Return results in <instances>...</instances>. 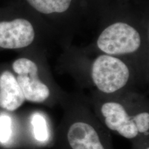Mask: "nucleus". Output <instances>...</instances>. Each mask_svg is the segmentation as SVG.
<instances>
[{
  "label": "nucleus",
  "mask_w": 149,
  "mask_h": 149,
  "mask_svg": "<svg viewBox=\"0 0 149 149\" xmlns=\"http://www.w3.org/2000/svg\"><path fill=\"white\" fill-rule=\"evenodd\" d=\"M92 79L102 93H113L126 84L130 77L127 66L111 55H100L92 66Z\"/></svg>",
  "instance_id": "f257e3e1"
},
{
  "label": "nucleus",
  "mask_w": 149,
  "mask_h": 149,
  "mask_svg": "<svg viewBox=\"0 0 149 149\" xmlns=\"http://www.w3.org/2000/svg\"><path fill=\"white\" fill-rule=\"evenodd\" d=\"M141 44L140 35L127 24L117 22L107 27L101 33L97 46L108 55H122L137 51Z\"/></svg>",
  "instance_id": "f03ea898"
},
{
  "label": "nucleus",
  "mask_w": 149,
  "mask_h": 149,
  "mask_svg": "<svg viewBox=\"0 0 149 149\" xmlns=\"http://www.w3.org/2000/svg\"><path fill=\"white\" fill-rule=\"evenodd\" d=\"M13 69L17 74L16 79L25 100L42 103L49 97V88L39 78L38 68L34 61L27 58H19L13 62Z\"/></svg>",
  "instance_id": "7ed1b4c3"
},
{
  "label": "nucleus",
  "mask_w": 149,
  "mask_h": 149,
  "mask_svg": "<svg viewBox=\"0 0 149 149\" xmlns=\"http://www.w3.org/2000/svg\"><path fill=\"white\" fill-rule=\"evenodd\" d=\"M101 113L104 123L110 130L117 132L126 139L135 138L139 134L135 122V115L130 116L124 106L115 102L102 104Z\"/></svg>",
  "instance_id": "20e7f679"
},
{
  "label": "nucleus",
  "mask_w": 149,
  "mask_h": 149,
  "mask_svg": "<svg viewBox=\"0 0 149 149\" xmlns=\"http://www.w3.org/2000/svg\"><path fill=\"white\" fill-rule=\"evenodd\" d=\"M35 31L31 22L24 19L0 22V47L17 49L26 47L33 42Z\"/></svg>",
  "instance_id": "39448f33"
},
{
  "label": "nucleus",
  "mask_w": 149,
  "mask_h": 149,
  "mask_svg": "<svg viewBox=\"0 0 149 149\" xmlns=\"http://www.w3.org/2000/svg\"><path fill=\"white\" fill-rule=\"evenodd\" d=\"M66 141L70 149H107L96 128L84 121L70 124L66 133Z\"/></svg>",
  "instance_id": "423d86ee"
},
{
  "label": "nucleus",
  "mask_w": 149,
  "mask_h": 149,
  "mask_svg": "<svg viewBox=\"0 0 149 149\" xmlns=\"http://www.w3.org/2000/svg\"><path fill=\"white\" fill-rule=\"evenodd\" d=\"M25 101L16 77L8 70L0 75V108L8 111L18 109Z\"/></svg>",
  "instance_id": "0eeeda50"
},
{
  "label": "nucleus",
  "mask_w": 149,
  "mask_h": 149,
  "mask_svg": "<svg viewBox=\"0 0 149 149\" xmlns=\"http://www.w3.org/2000/svg\"><path fill=\"white\" fill-rule=\"evenodd\" d=\"M31 6L44 14L63 13L68 10L72 0H27Z\"/></svg>",
  "instance_id": "6e6552de"
},
{
  "label": "nucleus",
  "mask_w": 149,
  "mask_h": 149,
  "mask_svg": "<svg viewBox=\"0 0 149 149\" xmlns=\"http://www.w3.org/2000/svg\"><path fill=\"white\" fill-rule=\"evenodd\" d=\"M31 123L33 126V132L35 139L39 141H46L48 139V130L46 120L40 113L33 115Z\"/></svg>",
  "instance_id": "1a4fd4ad"
},
{
  "label": "nucleus",
  "mask_w": 149,
  "mask_h": 149,
  "mask_svg": "<svg viewBox=\"0 0 149 149\" xmlns=\"http://www.w3.org/2000/svg\"><path fill=\"white\" fill-rule=\"evenodd\" d=\"M12 120L8 115H0V143L6 144L12 136Z\"/></svg>",
  "instance_id": "9d476101"
},
{
  "label": "nucleus",
  "mask_w": 149,
  "mask_h": 149,
  "mask_svg": "<svg viewBox=\"0 0 149 149\" xmlns=\"http://www.w3.org/2000/svg\"><path fill=\"white\" fill-rule=\"evenodd\" d=\"M135 122L139 133H148L149 130V114L141 112L135 115Z\"/></svg>",
  "instance_id": "9b49d317"
},
{
  "label": "nucleus",
  "mask_w": 149,
  "mask_h": 149,
  "mask_svg": "<svg viewBox=\"0 0 149 149\" xmlns=\"http://www.w3.org/2000/svg\"><path fill=\"white\" fill-rule=\"evenodd\" d=\"M146 149H149V148H148V147H147V148H146Z\"/></svg>",
  "instance_id": "f8f14e48"
}]
</instances>
